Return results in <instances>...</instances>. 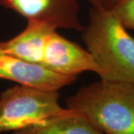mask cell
Wrapping results in <instances>:
<instances>
[{"instance_id":"obj_1","label":"cell","mask_w":134,"mask_h":134,"mask_svg":"<svg viewBox=\"0 0 134 134\" xmlns=\"http://www.w3.org/2000/svg\"><path fill=\"white\" fill-rule=\"evenodd\" d=\"M0 46L5 52L63 75L99 72L87 50L59 34L57 29L37 21H28L21 33L0 42Z\"/></svg>"},{"instance_id":"obj_2","label":"cell","mask_w":134,"mask_h":134,"mask_svg":"<svg viewBox=\"0 0 134 134\" xmlns=\"http://www.w3.org/2000/svg\"><path fill=\"white\" fill-rule=\"evenodd\" d=\"M81 32L100 79L134 83V37L111 10L91 7Z\"/></svg>"},{"instance_id":"obj_3","label":"cell","mask_w":134,"mask_h":134,"mask_svg":"<svg viewBox=\"0 0 134 134\" xmlns=\"http://www.w3.org/2000/svg\"><path fill=\"white\" fill-rule=\"evenodd\" d=\"M66 103L103 134H134V83L100 79L82 86Z\"/></svg>"},{"instance_id":"obj_4","label":"cell","mask_w":134,"mask_h":134,"mask_svg":"<svg viewBox=\"0 0 134 134\" xmlns=\"http://www.w3.org/2000/svg\"><path fill=\"white\" fill-rule=\"evenodd\" d=\"M58 91L16 85L0 95V134L14 132L64 111Z\"/></svg>"},{"instance_id":"obj_5","label":"cell","mask_w":134,"mask_h":134,"mask_svg":"<svg viewBox=\"0 0 134 134\" xmlns=\"http://www.w3.org/2000/svg\"><path fill=\"white\" fill-rule=\"evenodd\" d=\"M0 6L25 17L55 29H75L81 31L77 0H0Z\"/></svg>"},{"instance_id":"obj_6","label":"cell","mask_w":134,"mask_h":134,"mask_svg":"<svg viewBox=\"0 0 134 134\" xmlns=\"http://www.w3.org/2000/svg\"><path fill=\"white\" fill-rule=\"evenodd\" d=\"M76 79L77 77L60 75L16 58L5 52L0 46V80L43 90L58 92Z\"/></svg>"},{"instance_id":"obj_7","label":"cell","mask_w":134,"mask_h":134,"mask_svg":"<svg viewBox=\"0 0 134 134\" xmlns=\"http://www.w3.org/2000/svg\"><path fill=\"white\" fill-rule=\"evenodd\" d=\"M11 134H103L92 125L82 113L66 108L26 128Z\"/></svg>"},{"instance_id":"obj_8","label":"cell","mask_w":134,"mask_h":134,"mask_svg":"<svg viewBox=\"0 0 134 134\" xmlns=\"http://www.w3.org/2000/svg\"><path fill=\"white\" fill-rule=\"evenodd\" d=\"M110 10L124 27L134 30V0H119Z\"/></svg>"},{"instance_id":"obj_9","label":"cell","mask_w":134,"mask_h":134,"mask_svg":"<svg viewBox=\"0 0 134 134\" xmlns=\"http://www.w3.org/2000/svg\"><path fill=\"white\" fill-rule=\"evenodd\" d=\"M119 0H101V7L106 9H111Z\"/></svg>"},{"instance_id":"obj_10","label":"cell","mask_w":134,"mask_h":134,"mask_svg":"<svg viewBox=\"0 0 134 134\" xmlns=\"http://www.w3.org/2000/svg\"><path fill=\"white\" fill-rule=\"evenodd\" d=\"M92 7L97 8V7H101V0H86Z\"/></svg>"}]
</instances>
